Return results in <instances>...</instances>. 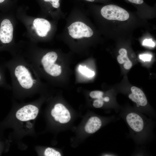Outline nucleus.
I'll list each match as a JSON object with an SVG mask.
<instances>
[{
    "label": "nucleus",
    "mask_w": 156,
    "mask_h": 156,
    "mask_svg": "<svg viewBox=\"0 0 156 156\" xmlns=\"http://www.w3.org/2000/svg\"><path fill=\"white\" fill-rule=\"evenodd\" d=\"M132 66V63L130 60L125 62L124 65V67L126 69H129Z\"/></svg>",
    "instance_id": "nucleus-21"
},
{
    "label": "nucleus",
    "mask_w": 156,
    "mask_h": 156,
    "mask_svg": "<svg viewBox=\"0 0 156 156\" xmlns=\"http://www.w3.org/2000/svg\"><path fill=\"white\" fill-rule=\"evenodd\" d=\"M131 93L129 95V98L135 103L137 106H144L147 104L146 96L142 90L140 88L133 86L131 88Z\"/></svg>",
    "instance_id": "nucleus-9"
},
{
    "label": "nucleus",
    "mask_w": 156,
    "mask_h": 156,
    "mask_svg": "<svg viewBox=\"0 0 156 156\" xmlns=\"http://www.w3.org/2000/svg\"><path fill=\"white\" fill-rule=\"evenodd\" d=\"M103 95V92L100 91H93L91 92L90 94V96L93 99H102Z\"/></svg>",
    "instance_id": "nucleus-15"
},
{
    "label": "nucleus",
    "mask_w": 156,
    "mask_h": 156,
    "mask_svg": "<svg viewBox=\"0 0 156 156\" xmlns=\"http://www.w3.org/2000/svg\"><path fill=\"white\" fill-rule=\"evenodd\" d=\"M119 53L120 55L122 56L125 55H127V51L125 49L122 48L120 49L119 51Z\"/></svg>",
    "instance_id": "nucleus-23"
},
{
    "label": "nucleus",
    "mask_w": 156,
    "mask_h": 156,
    "mask_svg": "<svg viewBox=\"0 0 156 156\" xmlns=\"http://www.w3.org/2000/svg\"><path fill=\"white\" fill-rule=\"evenodd\" d=\"M109 100V98L108 97H106L103 98V101L105 102H107Z\"/></svg>",
    "instance_id": "nucleus-26"
},
{
    "label": "nucleus",
    "mask_w": 156,
    "mask_h": 156,
    "mask_svg": "<svg viewBox=\"0 0 156 156\" xmlns=\"http://www.w3.org/2000/svg\"><path fill=\"white\" fill-rule=\"evenodd\" d=\"M39 111L36 106L29 104L20 109L17 112L16 116L21 121H26L34 119L37 116Z\"/></svg>",
    "instance_id": "nucleus-5"
},
{
    "label": "nucleus",
    "mask_w": 156,
    "mask_h": 156,
    "mask_svg": "<svg viewBox=\"0 0 156 156\" xmlns=\"http://www.w3.org/2000/svg\"><path fill=\"white\" fill-rule=\"evenodd\" d=\"M5 0H0V3H1L3 2Z\"/></svg>",
    "instance_id": "nucleus-29"
},
{
    "label": "nucleus",
    "mask_w": 156,
    "mask_h": 156,
    "mask_svg": "<svg viewBox=\"0 0 156 156\" xmlns=\"http://www.w3.org/2000/svg\"><path fill=\"white\" fill-rule=\"evenodd\" d=\"M143 45L154 47L155 46V43L151 39H145L143 41Z\"/></svg>",
    "instance_id": "nucleus-18"
},
{
    "label": "nucleus",
    "mask_w": 156,
    "mask_h": 156,
    "mask_svg": "<svg viewBox=\"0 0 156 156\" xmlns=\"http://www.w3.org/2000/svg\"><path fill=\"white\" fill-rule=\"evenodd\" d=\"M140 59L144 61H149L151 60L152 56L151 55L148 54H144L140 55H139Z\"/></svg>",
    "instance_id": "nucleus-19"
},
{
    "label": "nucleus",
    "mask_w": 156,
    "mask_h": 156,
    "mask_svg": "<svg viewBox=\"0 0 156 156\" xmlns=\"http://www.w3.org/2000/svg\"><path fill=\"white\" fill-rule=\"evenodd\" d=\"M46 2H51L52 6L54 8H58L60 5V3L59 2L60 0H44Z\"/></svg>",
    "instance_id": "nucleus-20"
},
{
    "label": "nucleus",
    "mask_w": 156,
    "mask_h": 156,
    "mask_svg": "<svg viewBox=\"0 0 156 156\" xmlns=\"http://www.w3.org/2000/svg\"><path fill=\"white\" fill-rule=\"evenodd\" d=\"M129 2L136 4H142L144 1L143 0H127Z\"/></svg>",
    "instance_id": "nucleus-22"
},
{
    "label": "nucleus",
    "mask_w": 156,
    "mask_h": 156,
    "mask_svg": "<svg viewBox=\"0 0 156 156\" xmlns=\"http://www.w3.org/2000/svg\"><path fill=\"white\" fill-rule=\"evenodd\" d=\"M51 114L52 116L54 117L57 115H58L57 114L54 108L51 110Z\"/></svg>",
    "instance_id": "nucleus-25"
},
{
    "label": "nucleus",
    "mask_w": 156,
    "mask_h": 156,
    "mask_svg": "<svg viewBox=\"0 0 156 156\" xmlns=\"http://www.w3.org/2000/svg\"><path fill=\"white\" fill-rule=\"evenodd\" d=\"M57 57L55 52L50 51L41 57L33 55L28 56L26 59L40 77L45 74L55 77L60 75L62 72L61 66L56 63Z\"/></svg>",
    "instance_id": "nucleus-2"
},
{
    "label": "nucleus",
    "mask_w": 156,
    "mask_h": 156,
    "mask_svg": "<svg viewBox=\"0 0 156 156\" xmlns=\"http://www.w3.org/2000/svg\"><path fill=\"white\" fill-rule=\"evenodd\" d=\"M69 34L73 38H89L93 34L92 29L84 23L79 21L74 22L68 27Z\"/></svg>",
    "instance_id": "nucleus-4"
},
{
    "label": "nucleus",
    "mask_w": 156,
    "mask_h": 156,
    "mask_svg": "<svg viewBox=\"0 0 156 156\" xmlns=\"http://www.w3.org/2000/svg\"><path fill=\"white\" fill-rule=\"evenodd\" d=\"M78 68L81 73L88 77H92L95 75L94 71L87 68L86 66H83L80 65Z\"/></svg>",
    "instance_id": "nucleus-12"
},
{
    "label": "nucleus",
    "mask_w": 156,
    "mask_h": 156,
    "mask_svg": "<svg viewBox=\"0 0 156 156\" xmlns=\"http://www.w3.org/2000/svg\"><path fill=\"white\" fill-rule=\"evenodd\" d=\"M86 1L90 2H93L94 1V0H85Z\"/></svg>",
    "instance_id": "nucleus-28"
},
{
    "label": "nucleus",
    "mask_w": 156,
    "mask_h": 156,
    "mask_svg": "<svg viewBox=\"0 0 156 156\" xmlns=\"http://www.w3.org/2000/svg\"><path fill=\"white\" fill-rule=\"evenodd\" d=\"M103 98L101 99H97L93 102V105L95 108H99L103 106Z\"/></svg>",
    "instance_id": "nucleus-17"
},
{
    "label": "nucleus",
    "mask_w": 156,
    "mask_h": 156,
    "mask_svg": "<svg viewBox=\"0 0 156 156\" xmlns=\"http://www.w3.org/2000/svg\"><path fill=\"white\" fill-rule=\"evenodd\" d=\"M102 16L106 19L110 20L124 21L127 20L129 15L123 8L116 5L110 4L103 6L101 9Z\"/></svg>",
    "instance_id": "nucleus-3"
},
{
    "label": "nucleus",
    "mask_w": 156,
    "mask_h": 156,
    "mask_svg": "<svg viewBox=\"0 0 156 156\" xmlns=\"http://www.w3.org/2000/svg\"><path fill=\"white\" fill-rule=\"evenodd\" d=\"M54 119L56 121H58L59 118V116L58 115H57L55 116L54 117Z\"/></svg>",
    "instance_id": "nucleus-27"
},
{
    "label": "nucleus",
    "mask_w": 156,
    "mask_h": 156,
    "mask_svg": "<svg viewBox=\"0 0 156 156\" xmlns=\"http://www.w3.org/2000/svg\"><path fill=\"white\" fill-rule=\"evenodd\" d=\"M71 118L69 111L65 108L60 113L58 121L61 123H65L68 122Z\"/></svg>",
    "instance_id": "nucleus-11"
},
{
    "label": "nucleus",
    "mask_w": 156,
    "mask_h": 156,
    "mask_svg": "<svg viewBox=\"0 0 156 156\" xmlns=\"http://www.w3.org/2000/svg\"><path fill=\"white\" fill-rule=\"evenodd\" d=\"M126 121L130 128L136 132L142 131L144 127V121L138 114L131 112L126 116Z\"/></svg>",
    "instance_id": "nucleus-7"
},
{
    "label": "nucleus",
    "mask_w": 156,
    "mask_h": 156,
    "mask_svg": "<svg viewBox=\"0 0 156 156\" xmlns=\"http://www.w3.org/2000/svg\"><path fill=\"white\" fill-rule=\"evenodd\" d=\"M3 69L1 66H0V86L11 88V85L9 84L6 80Z\"/></svg>",
    "instance_id": "nucleus-13"
},
{
    "label": "nucleus",
    "mask_w": 156,
    "mask_h": 156,
    "mask_svg": "<svg viewBox=\"0 0 156 156\" xmlns=\"http://www.w3.org/2000/svg\"><path fill=\"white\" fill-rule=\"evenodd\" d=\"M117 60L118 62L120 64H122L124 62L123 60L122 56L120 55L118 56L117 57Z\"/></svg>",
    "instance_id": "nucleus-24"
},
{
    "label": "nucleus",
    "mask_w": 156,
    "mask_h": 156,
    "mask_svg": "<svg viewBox=\"0 0 156 156\" xmlns=\"http://www.w3.org/2000/svg\"><path fill=\"white\" fill-rule=\"evenodd\" d=\"M105 156H113V155H109V154H106L105 155Z\"/></svg>",
    "instance_id": "nucleus-30"
},
{
    "label": "nucleus",
    "mask_w": 156,
    "mask_h": 156,
    "mask_svg": "<svg viewBox=\"0 0 156 156\" xmlns=\"http://www.w3.org/2000/svg\"><path fill=\"white\" fill-rule=\"evenodd\" d=\"M66 108L63 104L57 103L55 105L54 109L58 115L59 116L60 113Z\"/></svg>",
    "instance_id": "nucleus-16"
},
{
    "label": "nucleus",
    "mask_w": 156,
    "mask_h": 156,
    "mask_svg": "<svg viewBox=\"0 0 156 156\" xmlns=\"http://www.w3.org/2000/svg\"><path fill=\"white\" fill-rule=\"evenodd\" d=\"M44 155L45 156H61L60 153L51 148H47L44 152Z\"/></svg>",
    "instance_id": "nucleus-14"
},
{
    "label": "nucleus",
    "mask_w": 156,
    "mask_h": 156,
    "mask_svg": "<svg viewBox=\"0 0 156 156\" xmlns=\"http://www.w3.org/2000/svg\"><path fill=\"white\" fill-rule=\"evenodd\" d=\"M4 66L9 70L11 87L14 90L36 91L42 86L40 77L31 64L25 58L15 57L5 62Z\"/></svg>",
    "instance_id": "nucleus-1"
},
{
    "label": "nucleus",
    "mask_w": 156,
    "mask_h": 156,
    "mask_svg": "<svg viewBox=\"0 0 156 156\" xmlns=\"http://www.w3.org/2000/svg\"><path fill=\"white\" fill-rule=\"evenodd\" d=\"M33 24L36 33L41 37L46 36L51 28L50 23L47 20L43 18H37L35 19Z\"/></svg>",
    "instance_id": "nucleus-8"
},
{
    "label": "nucleus",
    "mask_w": 156,
    "mask_h": 156,
    "mask_svg": "<svg viewBox=\"0 0 156 156\" xmlns=\"http://www.w3.org/2000/svg\"><path fill=\"white\" fill-rule=\"evenodd\" d=\"M13 26L8 19L3 20L0 27V40L3 44H8L11 42L13 37Z\"/></svg>",
    "instance_id": "nucleus-6"
},
{
    "label": "nucleus",
    "mask_w": 156,
    "mask_h": 156,
    "mask_svg": "<svg viewBox=\"0 0 156 156\" xmlns=\"http://www.w3.org/2000/svg\"><path fill=\"white\" fill-rule=\"evenodd\" d=\"M102 125L100 119L95 116L90 117L86 123L85 130L89 133H93L100 129Z\"/></svg>",
    "instance_id": "nucleus-10"
}]
</instances>
